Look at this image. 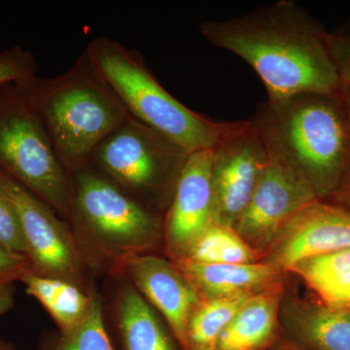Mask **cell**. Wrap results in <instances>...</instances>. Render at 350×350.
<instances>
[{"label": "cell", "instance_id": "ba28073f", "mask_svg": "<svg viewBox=\"0 0 350 350\" xmlns=\"http://www.w3.org/2000/svg\"><path fill=\"white\" fill-rule=\"evenodd\" d=\"M265 142L267 162L250 204L234 227L262 256L297 214L320 200L301 172Z\"/></svg>", "mask_w": 350, "mask_h": 350}, {"label": "cell", "instance_id": "8fae6325", "mask_svg": "<svg viewBox=\"0 0 350 350\" xmlns=\"http://www.w3.org/2000/svg\"><path fill=\"white\" fill-rule=\"evenodd\" d=\"M350 248V209L317 200L280 232L262 261L289 271L304 260Z\"/></svg>", "mask_w": 350, "mask_h": 350}, {"label": "cell", "instance_id": "7402d4cb", "mask_svg": "<svg viewBox=\"0 0 350 350\" xmlns=\"http://www.w3.org/2000/svg\"><path fill=\"white\" fill-rule=\"evenodd\" d=\"M43 350H114L103 320L100 296L91 292V305L86 317L75 330L61 334L54 344Z\"/></svg>", "mask_w": 350, "mask_h": 350}, {"label": "cell", "instance_id": "277c9868", "mask_svg": "<svg viewBox=\"0 0 350 350\" xmlns=\"http://www.w3.org/2000/svg\"><path fill=\"white\" fill-rule=\"evenodd\" d=\"M133 118L162 133L188 154L211 150L229 122H217L177 100L159 83L139 53L98 36L85 49Z\"/></svg>", "mask_w": 350, "mask_h": 350}, {"label": "cell", "instance_id": "3957f363", "mask_svg": "<svg viewBox=\"0 0 350 350\" xmlns=\"http://www.w3.org/2000/svg\"><path fill=\"white\" fill-rule=\"evenodd\" d=\"M262 137L310 182L320 200L350 172V130L337 94H298L258 105Z\"/></svg>", "mask_w": 350, "mask_h": 350}, {"label": "cell", "instance_id": "5b68a950", "mask_svg": "<svg viewBox=\"0 0 350 350\" xmlns=\"http://www.w3.org/2000/svg\"><path fill=\"white\" fill-rule=\"evenodd\" d=\"M0 170L70 217L71 175L20 83L0 86Z\"/></svg>", "mask_w": 350, "mask_h": 350}, {"label": "cell", "instance_id": "7c38bea8", "mask_svg": "<svg viewBox=\"0 0 350 350\" xmlns=\"http://www.w3.org/2000/svg\"><path fill=\"white\" fill-rule=\"evenodd\" d=\"M213 222V153L195 152L189 154L165 214V241L174 262L185 257Z\"/></svg>", "mask_w": 350, "mask_h": 350}, {"label": "cell", "instance_id": "2e32d148", "mask_svg": "<svg viewBox=\"0 0 350 350\" xmlns=\"http://www.w3.org/2000/svg\"><path fill=\"white\" fill-rule=\"evenodd\" d=\"M174 264L202 300L258 293L282 282V271L265 261L250 264H202L181 259Z\"/></svg>", "mask_w": 350, "mask_h": 350}, {"label": "cell", "instance_id": "ac0fdd59", "mask_svg": "<svg viewBox=\"0 0 350 350\" xmlns=\"http://www.w3.org/2000/svg\"><path fill=\"white\" fill-rule=\"evenodd\" d=\"M20 282L24 283L25 292L47 310L62 334L75 330L86 317L91 305V293H85L76 283L36 275L31 271L25 273Z\"/></svg>", "mask_w": 350, "mask_h": 350}, {"label": "cell", "instance_id": "603a6c76", "mask_svg": "<svg viewBox=\"0 0 350 350\" xmlns=\"http://www.w3.org/2000/svg\"><path fill=\"white\" fill-rule=\"evenodd\" d=\"M38 64L29 50L20 46L0 52V86L19 83L38 76Z\"/></svg>", "mask_w": 350, "mask_h": 350}, {"label": "cell", "instance_id": "f546056e", "mask_svg": "<svg viewBox=\"0 0 350 350\" xmlns=\"http://www.w3.org/2000/svg\"><path fill=\"white\" fill-rule=\"evenodd\" d=\"M337 194L340 195V197L344 199V200L350 202V172L344 185L340 189Z\"/></svg>", "mask_w": 350, "mask_h": 350}, {"label": "cell", "instance_id": "9c48e42d", "mask_svg": "<svg viewBox=\"0 0 350 350\" xmlns=\"http://www.w3.org/2000/svg\"><path fill=\"white\" fill-rule=\"evenodd\" d=\"M211 153L213 222L234 228L267 162L266 142L252 119L229 122Z\"/></svg>", "mask_w": 350, "mask_h": 350}, {"label": "cell", "instance_id": "484cf974", "mask_svg": "<svg viewBox=\"0 0 350 350\" xmlns=\"http://www.w3.org/2000/svg\"><path fill=\"white\" fill-rule=\"evenodd\" d=\"M29 271H31L29 258L13 252L0 243V285L20 282Z\"/></svg>", "mask_w": 350, "mask_h": 350}, {"label": "cell", "instance_id": "5bb4252c", "mask_svg": "<svg viewBox=\"0 0 350 350\" xmlns=\"http://www.w3.org/2000/svg\"><path fill=\"white\" fill-rule=\"evenodd\" d=\"M283 337L306 350H350V310L284 296Z\"/></svg>", "mask_w": 350, "mask_h": 350}, {"label": "cell", "instance_id": "4316f807", "mask_svg": "<svg viewBox=\"0 0 350 350\" xmlns=\"http://www.w3.org/2000/svg\"><path fill=\"white\" fill-rule=\"evenodd\" d=\"M15 291L14 283L0 285V315L12 310L15 304Z\"/></svg>", "mask_w": 350, "mask_h": 350}, {"label": "cell", "instance_id": "44dd1931", "mask_svg": "<svg viewBox=\"0 0 350 350\" xmlns=\"http://www.w3.org/2000/svg\"><path fill=\"white\" fill-rule=\"evenodd\" d=\"M182 259L202 264H250L262 261V256L234 228L213 222Z\"/></svg>", "mask_w": 350, "mask_h": 350}, {"label": "cell", "instance_id": "30bf717a", "mask_svg": "<svg viewBox=\"0 0 350 350\" xmlns=\"http://www.w3.org/2000/svg\"><path fill=\"white\" fill-rule=\"evenodd\" d=\"M0 191L12 204L27 246L31 271L77 284L81 258L66 226L56 211L0 170Z\"/></svg>", "mask_w": 350, "mask_h": 350}, {"label": "cell", "instance_id": "7a4b0ae2", "mask_svg": "<svg viewBox=\"0 0 350 350\" xmlns=\"http://www.w3.org/2000/svg\"><path fill=\"white\" fill-rule=\"evenodd\" d=\"M19 83L70 174L87 167L98 145L133 117L85 51L63 75Z\"/></svg>", "mask_w": 350, "mask_h": 350}, {"label": "cell", "instance_id": "4dcf8cb0", "mask_svg": "<svg viewBox=\"0 0 350 350\" xmlns=\"http://www.w3.org/2000/svg\"><path fill=\"white\" fill-rule=\"evenodd\" d=\"M0 350H20L16 349L14 345L9 344V342H4V340H0Z\"/></svg>", "mask_w": 350, "mask_h": 350}, {"label": "cell", "instance_id": "f1b7e54d", "mask_svg": "<svg viewBox=\"0 0 350 350\" xmlns=\"http://www.w3.org/2000/svg\"><path fill=\"white\" fill-rule=\"evenodd\" d=\"M269 350H306L303 347H299L298 345L287 340L286 338L283 337L278 340V342Z\"/></svg>", "mask_w": 350, "mask_h": 350}, {"label": "cell", "instance_id": "e0dca14e", "mask_svg": "<svg viewBox=\"0 0 350 350\" xmlns=\"http://www.w3.org/2000/svg\"><path fill=\"white\" fill-rule=\"evenodd\" d=\"M117 317L123 350H182L135 287L122 288Z\"/></svg>", "mask_w": 350, "mask_h": 350}, {"label": "cell", "instance_id": "9a60e30c", "mask_svg": "<svg viewBox=\"0 0 350 350\" xmlns=\"http://www.w3.org/2000/svg\"><path fill=\"white\" fill-rule=\"evenodd\" d=\"M284 296L282 282L252 295L223 332L217 350L271 349L283 336L280 310Z\"/></svg>", "mask_w": 350, "mask_h": 350}, {"label": "cell", "instance_id": "8992f818", "mask_svg": "<svg viewBox=\"0 0 350 350\" xmlns=\"http://www.w3.org/2000/svg\"><path fill=\"white\" fill-rule=\"evenodd\" d=\"M188 156L172 140L131 117L98 145L88 167L151 211L152 204L167 209Z\"/></svg>", "mask_w": 350, "mask_h": 350}, {"label": "cell", "instance_id": "d4e9b609", "mask_svg": "<svg viewBox=\"0 0 350 350\" xmlns=\"http://www.w3.org/2000/svg\"><path fill=\"white\" fill-rule=\"evenodd\" d=\"M326 43L342 84L350 86V23L327 31Z\"/></svg>", "mask_w": 350, "mask_h": 350}, {"label": "cell", "instance_id": "6da1fadb", "mask_svg": "<svg viewBox=\"0 0 350 350\" xmlns=\"http://www.w3.org/2000/svg\"><path fill=\"white\" fill-rule=\"evenodd\" d=\"M199 29L211 45L237 55L254 69L268 100L298 94H337L342 89L327 31L292 0L206 21Z\"/></svg>", "mask_w": 350, "mask_h": 350}, {"label": "cell", "instance_id": "d6986e66", "mask_svg": "<svg viewBox=\"0 0 350 350\" xmlns=\"http://www.w3.org/2000/svg\"><path fill=\"white\" fill-rule=\"evenodd\" d=\"M323 305L350 310V248L304 260L290 269Z\"/></svg>", "mask_w": 350, "mask_h": 350}, {"label": "cell", "instance_id": "ffe728a7", "mask_svg": "<svg viewBox=\"0 0 350 350\" xmlns=\"http://www.w3.org/2000/svg\"><path fill=\"white\" fill-rule=\"evenodd\" d=\"M254 294L202 299L189 320L186 350H217L223 332L239 308Z\"/></svg>", "mask_w": 350, "mask_h": 350}, {"label": "cell", "instance_id": "52a82bcc", "mask_svg": "<svg viewBox=\"0 0 350 350\" xmlns=\"http://www.w3.org/2000/svg\"><path fill=\"white\" fill-rule=\"evenodd\" d=\"M70 217L124 257L142 253L160 230L158 215L90 167L76 170Z\"/></svg>", "mask_w": 350, "mask_h": 350}, {"label": "cell", "instance_id": "4fadbf2b", "mask_svg": "<svg viewBox=\"0 0 350 350\" xmlns=\"http://www.w3.org/2000/svg\"><path fill=\"white\" fill-rule=\"evenodd\" d=\"M123 262L133 287L165 317L175 340L186 350L189 320L202 300L195 288L174 262L163 258L137 253Z\"/></svg>", "mask_w": 350, "mask_h": 350}, {"label": "cell", "instance_id": "83f0119b", "mask_svg": "<svg viewBox=\"0 0 350 350\" xmlns=\"http://www.w3.org/2000/svg\"><path fill=\"white\" fill-rule=\"evenodd\" d=\"M338 100L340 105L344 110L345 119H347V125L350 130V86L342 85V89L338 94Z\"/></svg>", "mask_w": 350, "mask_h": 350}, {"label": "cell", "instance_id": "cb8c5ba5", "mask_svg": "<svg viewBox=\"0 0 350 350\" xmlns=\"http://www.w3.org/2000/svg\"><path fill=\"white\" fill-rule=\"evenodd\" d=\"M0 243L9 250L27 257V246L15 209L0 191Z\"/></svg>", "mask_w": 350, "mask_h": 350}]
</instances>
